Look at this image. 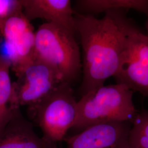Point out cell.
<instances>
[{
    "mask_svg": "<svg viewBox=\"0 0 148 148\" xmlns=\"http://www.w3.org/2000/svg\"><path fill=\"white\" fill-rule=\"evenodd\" d=\"M125 12H108L101 19L75 12L83 51L82 96L104 86L116 74L126 39L122 21Z\"/></svg>",
    "mask_w": 148,
    "mask_h": 148,
    "instance_id": "cell-1",
    "label": "cell"
},
{
    "mask_svg": "<svg viewBox=\"0 0 148 148\" xmlns=\"http://www.w3.org/2000/svg\"><path fill=\"white\" fill-rule=\"evenodd\" d=\"M133 93L126 86L116 84L104 85L82 96L77 101V116L71 130L73 135L101 123L132 122L138 112Z\"/></svg>",
    "mask_w": 148,
    "mask_h": 148,
    "instance_id": "cell-2",
    "label": "cell"
},
{
    "mask_svg": "<svg viewBox=\"0 0 148 148\" xmlns=\"http://www.w3.org/2000/svg\"><path fill=\"white\" fill-rule=\"evenodd\" d=\"M75 33L52 23L42 24L35 32V57L47 64L63 84H69L82 65Z\"/></svg>",
    "mask_w": 148,
    "mask_h": 148,
    "instance_id": "cell-3",
    "label": "cell"
},
{
    "mask_svg": "<svg viewBox=\"0 0 148 148\" xmlns=\"http://www.w3.org/2000/svg\"><path fill=\"white\" fill-rule=\"evenodd\" d=\"M43 137L57 143L65 139L77 116V101L69 84H63L38 103L29 107Z\"/></svg>",
    "mask_w": 148,
    "mask_h": 148,
    "instance_id": "cell-4",
    "label": "cell"
},
{
    "mask_svg": "<svg viewBox=\"0 0 148 148\" xmlns=\"http://www.w3.org/2000/svg\"><path fill=\"white\" fill-rule=\"evenodd\" d=\"M122 21L126 39L114 77L117 84L148 97V36L127 18L126 12Z\"/></svg>",
    "mask_w": 148,
    "mask_h": 148,
    "instance_id": "cell-5",
    "label": "cell"
},
{
    "mask_svg": "<svg viewBox=\"0 0 148 148\" xmlns=\"http://www.w3.org/2000/svg\"><path fill=\"white\" fill-rule=\"evenodd\" d=\"M16 75L18 81L12 85L13 109L36 104L63 84L53 69L35 57Z\"/></svg>",
    "mask_w": 148,
    "mask_h": 148,
    "instance_id": "cell-6",
    "label": "cell"
},
{
    "mask_svg": "<svg viewBox=\"0 0 148 148\" xmlns=\"http://www.w3.org/2000/svg\"><path fill=\"white\" fill-rule=\"evenodd\" d=\"M0 35L6 49L2 53L10 60L16 74L35 58L34 27L22 12L0 20Z\"/></svg>",
    "mask_w": 148,
    "mask_h": 148,
    "instance_id": "cell-7",
    "label": "cell"
},
{
    "mask_svg": "<svg viewBox=\"0 0 148 148\" xmlns=\"http://www.w3.org/2000/svg\"><path fill=\"white\" fill-rule=\"evenodd\" d=\"M132 122L112 121L90 126L66 139V148H128Z\"/></svg>",
    "mask_w": 148,
    "mask_h": 148,
    "instance_id": "cell-8",
    "label": "cell"
},
{
    "mask_svg": "<svg viewBox=\"0 0 148 148\" xmlns=\"http://www.w3.org/2000/svg\"><path fill=\"white\" fill-rule=\"evenodd\" d=\"M0 148H57V143L37 135L32 124L23 116L19 108L13 111L0 132Z\"/></svg>",
    "mask_w": 148,
    "mask_h": 148,
    "instance_id": "cell-9",
    "label": "cell"
},
{
    "mask_svg": "<svg viewBox=\"0 0 148 148\" xmlns=\"http://www.w3.org/2000/svg\"><path fill=\"white\" fill-rule=\"evenodd\" d=\"M23 12L30 21H47L76 33L75 12L70 0H22Z\"/></svg>",
    "mask_w": 148,
    "mask_h": 148,
    "instance_id": "cell-10",
    "label": "cell"
},
{
    "mask_svg": "<svg viewBox=\"0 0 148 148\" xmlns=\"http://www.w3.org/2000/svg\"><path fill=\"white\" fill-rule=\"evenodd\" d=\"M134 10L148 16V0H79L74 11L82 14H90L112 11Z\"/></svg>",
    "mask_w": 148,
    "mask_h": 148,
    "instance_id": "cell-11",
    "label": "cell"
},
{
    "mask_svg": "<svg viewBox=\"0 0 148 148\" xmlns=\"http://www.w3.org/2000/svg\"><path fill=\"white\" fill-rule=\"evenodd\" d=\"M11 68L10 60L0 53V132L5 127L16 109L12 106L13 84L10 75Z\"/></svg>",
    "mask_w": 148,
    "mask_h": 148,
    "instance_id": "cell-12",
    "label": "cell"
},
{
    "mask_svg": "<svg viewBox=\"0 0 148 148\" xmlns=\"http://www.w3.org/2000/svg\"><path fill=\"white\" fill-rule=\"evenodd\" d=\"M128 148H148V110L145 109L138 111L133 121Z\"/></svg>",
    "mask_w": 148,
    "mask_h": 148,
    "instance_id": "cell-13",
    "label": "cell"
},
{
    "mask_svg": "<svg viewBox=\"0 0 148 148\" xmlns=\"http://www.w3.org/2000/svg\"><path fill=\"white\" fill-rule=\"evenodd\" d=\"M22 12V0H0V20Z\"/></svg>",
    "mask_w": 148,
    "mask_h": 148,
    "instance_id": "cell-14",
    "label": "cell"
},
{
    "mask_svg": "<svg viewBox=\"0 0 148 148\" xmlns=\"http://www.w3.org/2000/svg\"><path fill=\"white\" fill-rule=\"evenodd\" d=\"M146 28L147 29V31H148V16H147V23H146Z\"/></svg>",
    "mask_w": 148,
    "mask_h": 148,
    "instance_id": "cell-15",
    "label": "cell"
}]
</instances>
